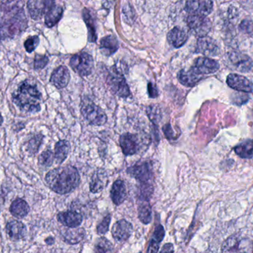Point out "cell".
<instances>
[{"mask_svg": "<svg viewBox=\"0 0 253 253\" xmlns=\"http://www.w3.org/2000/svg\"><path fill=\"white\" fill-rule=\"evenodd\" d=\"M21 1L0 3V39L13 38L26 29L27 19Z\"/></svg>", "mask_w": 253, "mask_h": 253, "instance_id": "1", "label": "cell"}, {"mask_svg": "<svg viewBox=\"0 0 253 253\" xmlns=\"http://www.w3.org/2000/svg\"><path fill=\"white\" fill-rule=\"evenodd\" d=\"M47 185L58 194H67L74 191L80 183L78 171L72 166L56 168L46 175Z\"/></svg>", "mask_w": 253, "mask_h": 253, "instance_id": "2", "label": "cell"}, {"mask_svg": "<svg viewBox=\"0 0 253 253\" xmlns=\"http://www.w3.org/2000/svg\"><path fill=\"white\" fill-rule=\"evenodd\" d=\"M42 95L35 85L25 81L13 94V101L22 111L37 113L41 110Z\"/></svg>", "mask_w": 253, "mask_h": 253, "instance_id": "3", "label": "cell"}, {"mask_svg": "<svg viewBox=\"0 0 253 253\" xmlns=\"http://www.w3.org/2000/svg\"><path fill=\"white\" fill-rule=\"evenodd\" d=\"M221 253H253V242L251 239L234 235L224 242Z\"/></svg>", "mask_w": 253, "mask_h": 253, "instance_id": "4", "label": "cell"}, {"mask_svg": "<svg viewBox=\"0 0 253 253\" xmlns=\"http://www.w3.org/2000/svg\"><path fill=\"white\" fill-rule=\"evenodd\" d=\"M82 114L89 123L94 126H102L107 122L105 111L92 102H84L82 105Z\"/></svg>", "mask_w": 253, "mask_h": 253, "instance_id": "5", "label": "cell"}, {"mask_svg": "<svg viewBox=\"0 0 253 253\" xmlns=\"http://www.w3.org/2000/svg\"><path fill=\"white\" fill-rule=\"evenodd\" d=\"M70 65L80 75L88 76L93 69V57L87 53H77L71 57Z\"/></svg>", "mask_w": 253, "mask_h": 253, "instance_id": "6", "label": "cell"}, {"mask_svg": "<svg viewBox=\"0 0 253 253\" xmlns=\"http://www.w3.org/2000/svg\"><path fill=\"white\" fill-rule=\"evenodd\" d=\"M128 173L140 183V186L152 185L153 169L149 163H136L127 170Z\"/></svg>", "mask_w": 253, "mask_h": 253, "instance_id": "7", "label": "cell"}, {"mask_svg": "<svg viewBox=\"0 0 253 253\" xmlns=\"http://www.w3.org/2000/svg\"><path fill=\"white\" fill-rule=\"evenodd\" d=\"M187 22L191 32L198 37H206L212 28L211 20L206 16L190 15L187 17Z\"/></svg>", "mask_w": 253, "mask_h": 253, "instance_id": "8", "label": "cell"}, {"mask_svg": "<svg viewBox=\"0 0 253 253\" xmlns=\"http://www.w3.org/2000/svg\"><path fill=\"white\" fill-rule=\"evenodd\" d=\"M108 84L113 92L121 98H126L130 93L126 78L123 74L116 71L108 77Z\"/></svg>", "mask_w": 253, "mask_h": 253, "instance_id": "9", "label": "cell"}, {"mask_svg": "<svg viewBox=\"0 0 253 253\" xmlns=\"http://www.w3.org/2000/svg\"><path fill=\"white\" fill-rule=\"evenodd\" d=\"M192 68L200 75L213 74L219 68V64L217 61L208 57H199L196 59L194 65Z\"/></svg>", "mask_w": 253, "mask_h": 253, "instance_id": "10", "label": "cell"}, {"mask_svg": "<svg viewBox=\"0 0 253 253\" xmlns=\"http://www.w3.org/2000/svg\"><path fill=\"white\" fill-rule=\"evenodd\" d=\"M213 2L211 1H188L185 9L191 15L207 16L212 12Z\"/></svg>", "mask_w": 253, "mask_h": 253, "instance_id": "11", "label": "cell"}, {"mask_svg": "<svg viewBox=\"0 0 253 253\" xmlns=\"http://www.w3.org/2000/svg\"><path fill=\"white\" fill-rule=\"evenodd\" d=\"M54 4L55 2L53 1L31 0L27 2V6L31 18L35 20H38L41 19L44 13H46L47 10Z\"/></svg>", "mask_w": 253, "mask_h": 253, "instance_id": "12", "label": "cell"}, {"mask_svg": "<svg viewBox=\"0 0 253 253\" xmlns=\"http://www.w3.org/2000/svg\"><path fill=\"white\" fill-rule=\"evenodd\" d=\"M227 83L230 88L235 90L243 92H252L253 83L244 76L237 74H230L227 76Z\"/></svg>", "mask_w": 253, "mask_h": 253, "instance_id": "13", "label": "cell"}, {"mask_svg": "<svg viewBox=\"0 0 253 253\" xmlns=\"http://www.w3.org/2000/svg\"><path fill=\"white\" fill-rule=\"evenodd\" d=\"M120 146L126 155L135 154L139 150L138 138L137 135L126 133L120 137Z\"/></svg>", "mask_w": 253, "mask_h": 253, "instance_id": "14", "label": "cell"}, {"mask_svg": "<svg viewBox=\"0 0 253 253\" xmlns=\"http://www.w3.org/2000/svg\"><path fill=\"white\" fill-rule=\"evenodd\" d=\"M132 233V224L126 220L117 221L113 227V236L118 242H125V241L127 240L130 237Z\"/></svg>", "mask_w": 253, "mask_h": 253, "instance_id": "15", "label": "cell"}, {"mask_svg": "<svg viewBox=\"0 0 253 253\" xmlns=\"http://www.w3.org/2000/svg\"><path fill=\"white\" fill-rule=\"evenodd\" d=\"M70 79H71V76H70L69 71L66 67L62 65L54 70L50 77V81L55 87L61 89L68 86Z\"/></svg>", "mask_w": 253, "mask_h": 253, "instance_id": "16", "label": "cell"}, {"mask_svg": "<svg viewBox=\"0 0 253 253\" xmlns=\"http://www.w3.org/2000/svg\"><path fill=\"white\" fill-rule=\"evenodd\" d=\"M197 51L207 56H217L220 50L215 40L210 37H201L197 43Z\"/></svg>", "mask_w": 253, "mask_h": 253, "instance_id": "17", "label": "cell"}, {"mask_svg": "<svg viewBox=\"0 0 253 253\" xmlns=\"http://www.w3.org/2000/svg\"><path fill=\"white\" fill-rule=\"evenodd\" d=\"M57 219L61 224L68 228H77L81 224L83 216L75 211H68L58 214Z\"/></svg>", "mask_w": 253, "mask_h": 253, "instance_id": "18", "label": "cell"}, {"mask_svg": "<svg viewBox=\"0 0 253 253\" xmlns=\"http://www.w3.org/2000/svg\"><path fill=\"white\" fill-rule=\"evenodd\" d=\"M6 233L7 236L13 241H19L23 239L26 235V227L20 221H9L6 225Z\"/></svg>", "mask_w": 253, "mask_h": 253, "instance_id": "19", "label": "cell"}, {"mask_svg": "<svg viewBox=\"0 0 253 253\" xmlns=\"http://www.w3.org/2000/svg\"><path fill=\"white\" fill-rule=\"evenodd\" d=\"M187 39L188 34L180 27H175L168 34V40L169 44L176 49L184 46Z\"/></svg>", "mask_w": 253, "mask_h": 253, "instance_id": "20", "label": "cell"}, {"mask_svg": "<svg viewBox=\"0 0 253 253\" xmlns=\"http://www.w3.org/2000/svg\"><path fill=\"white\" fill-rule=\"evenodd\" d=\"M180 83L187 87H192L202 80L203 76L198 74L193 68L190 69H183L178 74Z\"/></svg>", "mask_w": 253, "mask_h": 253, "instance_id": "21", "label": "cell"}, {"mask_svg": "<svg viewBox=\"0 0 253 253\" xmlns=\"http://www.w3.org/2000/svg\"><path fill=\"white\" fill-rule=\"evenodd\" d=\"M126 191L124 181L118 180L114 183L111 189V197L116 205H120L126 200Z\"/></svg>", "mask_w": 253, "mask_h": 253, "instance_id": "22", "label": "cell"}, {"mask_svg": "<svg viewBox=\"0 0 253 253\" xmlns=\"http://www.w3.org/2000/svg\"><path fill=\"white\" fill-rule=\"evenodd\" d=\"M63 14V8L60 5L53 4L45 13L44 22L48 28L54 26L59 22Z\"/></svg>", "mask_w": 253, "mask_h": 253, "instance_id": "23", "label": "cell"}, {"mask_svg": "<svg viewBox=\"0 0 253 253\" xmlns=\"http://www.w3.org/2000/svg\"><path fill=\"white\" fill-rule=\"evenodd\" d=\"M29 211V205L23 199H16L10 205V213L13 217L17 218H22L26 216Z\"/></svg>", "mask_w": 253, "mask_h": 253, "instance_id": "24", "label": "cell"}, {"mask_svg": "<svg viewBox=\"0 0 253 253\" xmlns=\"http://www.w3.org/2000/svg\"><path fill=\"white\" fill-rule=\"evenodd\" d=\"M119 46L120 45H119L118 40L114 36H107L101 40V51L107 56H110L116 53L119 49Z\"/></svg>", "mask_w": 253, "mask_h": 253, "instance_id": "25", "label": "cell"}, {"mask_svg": "<svg viewBox=\"0 0 253 253\" xmlns=\"http://www.w3.org/2000/svg\"><path fill=\"white\" fill-rule=\"evenodd\" d=\"M230 60L236 67V68L243 72H246L247 71L251 69V66H252V61L250 59L249 56H246V55L234 53L230 55Z\"/></svg>", "mask_w": 253, "mask_h": 253, "instance_id": "26", "label": "cell"}, {"mask_svg": "<svg viewBox=\"0 0 253 253\" xmlns=\"http://www.w3.org/2000/svg\"><path fill=\"white\" fill-rule=\"evenodd\" d=\"M85 232L82 228H68L62 232V236L65 242L75 245L83 240Z\"/></svg>", "mask_w": 253, "mask_h": 253, "instance_id": "27", "label": "cell"}, {"mask_svg": "<svg viewBox=\"0 0 253 253\" xmlns=\"http://www.w3.org/2000/svg\"><path fill=\"white\" fill-rule=\"evenodd\" d=\"M70 150H71V146L68 141L62 140V141H59V142L56 143V146H55L54 154L56 163L59 164L63 163L69 154Z\"/></svg>", "mask_w": 253, "mask_h": 253, "instance_id": "28", "label": "cell"}, {"mask_svg": "<svg viewBox=\"0 0 253 253\" xmlns=\"http://www.w3.org/2000/svg\"><path fill=\"white\" fill-rule=\"evenodd\" d=\"M108 183V177L106 174L102 171L96 172L92 178L90 182V191L93 193H99L102 191Z\"/></svg>", "mask_w": 253, "mask_h": 253, "instance_id": "29", "label": "cell"}, {"mask_svg": "<svg viewBox=\"0 0 253 253\" xmlns=\"http://www.w3.org/2000/svg\"><path fill=\"white\" fill-rule=\"evenodd\" d=\"M235 152L238 156L244 159H251L253 157V140H246L236 146Z\"/></svg>", "mask_w": 253, "mask_h": 253, "instance_id": "30", "label": "cell"}, {"mask_svg": "<svg viewBox=\"0 0 253 253\" xmlns=\"http://www.w3.org/2000/svg\"><path fill=\"white\" fill-rule=\"evenodd\" d=\"M165 230L162 225H159L155 230L152 236L150 245H149L147 253H157L159 249V245L165 237Z\"/></svg>", "mask_w": 253, "mask_h": 253, "instance_id": "31", "label": "cell"}, {"mask_svg": "<svg viewBox=\"0 0 253 253\" xmlns=\"http://www.w3.org/2000/svg\"><path fill=\"white\" fill-rule=\"evenodd\" d=\"M138 218L144 224H148L152 220L151 207L147 201H144L138 206Z\"/></svg>", "mask_w": 253, "mask_h": 253, "instance_id": "32", "label": "cell"}, {"mask_svg": "<svg viewBox=\"0 0 253 253\" xmlns=\"http://www.w3.org/2000/svg\"><path fill=\"white\" fill-rule=\"evenodd\" d=\"M94 253H114V246L105 238H99L95 243Z\"/></svg>", "mask_w": 253, "mask_h": 253, "instance_id": "33", "label": "cell"}, {"mask_svg": "<svg viewBox=\"0 0 253 253\" xmlns=\"http://www.w3.org/2000/svg\"><path fill=\"white\" fill-rule=\"evenodd\" d=\"M83 18L84 22L87 24V29H88L89 41L90 43H94L96 40V28H95L94 22L92 19L91 15L87 9H84L83 10Z\"/></svg>", "mask_w": 253, "mask_h": 253, "instance_id": "34", "label": "cell"}, {"mask_svg": "<svg viewBox=\"0 0 253 253\" xmlns=\"http://www.w3.org/2000/svg\"><path fill=\"white\" fill-rule=\"evenodd\" d=\"M43 141V136L40 134L39 135H34L28 144V150L30 154H37V152L39 151L40 146L42 145V143Z\"/></svg>", "mask_w": 253, "mask_h": 253, "instance_id": "35", "label": "cell"}, {"mask_svg": "<svg viewBox=\"0 0 253 253\" xmlns=\"http://www.w3.org/2000/svg\"><path fill=\"white\" fill-rule=\"evenodd\" d=\"M54 154L50 150L43 152L39 157V163L44 167H50L54 161Z\"/></svg>", "mask_w": 253, "mask_h": 253, "instance_id": "36", "label": "cell"}, {"mask_svg": "<svg viewBox=\"0 0 253 253\" xmlns=\"http://www.w3.org/2000/svg\"><path fill=\"white\" fill-rule=\"evenodd\" d=\"M40 43V38L37 36H33V37H28L26 40H25V43H24V46H25V49L28 53H31L35 50L36 48L38 46Z\"/></svg>", "mask_w": 253, "mask_h": 253, "instance_id": "37", "label": "cell"}, {"mask_svg": "<svg viewBox=\"0 0 253 253\" xmlns=\"http://www.w3.org/2000/svg\"><path fill=\"white\" fill-rule=\"evenodd\" d=\"M48 58L44 55H36L34 59V69H42L48 63Z\"/></svg>", "mask_w": 253, "mask_h": 253, "instance_id": "38", "label": "cell"}, {"mask_svg": "<svg viewBox=\"0 0 253 253\" xmlns=\"http://www.w3.org/2000/svg\"><path fill=\"white\" fill-rule=\"evenodd\" d=\"M111 215H108L105 217L102 222L98 225L97 232L99 234L104 235L108 231L109 229L110 223H111Z\"/></svg>", "mask_w": 253, "mask_h": 253, "instance_id": "39", "label": "cell"}, {"mask_svg": "<svg viewBox=\"0 0 253 253\" xmlns=\"http://www.w3.org/2000/svg\"><path fill=\"white\" fill-rule=\"evenodd\" d=\"M239 29L245 34H253V22L250 19H245L241 22Z\"/></svg>", "mask_w": 253, "mask_h": 253, "instance_id": "40", "label": "cell"}, {"mask_svg": "<svg viewBox=\"0 0 253 253\" xmlns=\"http://www.w3.org/2000/svg\"><path fill=\"white\" fill-rule=\"evenodd\" d=\"M148 93L150 98H154L158 96L157 88L152 83H149L148 84Z\"/></svg>", "mask_w": 253, "mask_h": 253, "instance_id": "41", "label": "cell"}, {"mask_svg": "<svg viewBox=\"0 0 253 253\" xmlns=\"http://www.w3.org/2000/svg\"><path fill=\"white\" fill-rule=\"evenodd\" d=\"M164 132H165V135H166L167 138H174V134L173 132H172V127H171L170 125L167 124L166 126L164 128Z\"/></svg>", "mask_w": 253, "mask_h": 253, "instance_id": "42", "label": "cell"}, {"mask_svg": "<svg viewBox=\"0 0 253 253\" xmlns=\"http://www.w3.org/2000/svg\"><path fill=\"white\" fill-rule=\"evenodd\" d=\"M174 253V248L173 245L172 244H166V245H164L163 248H162V251H161L160 253Z\"/></svg>", "mask_w": 253, "mask_h": 253, "instance_id": "43", "label": "cell"}, {"mask_svg": "<svg viewBox=\"0 0 253 253\" xmlns=\"http://www.w3.org/2000/svg\"><path fill=\"white\" fill-rule=\"evenodd\" d=\"M3 122V118L2 117H1V114H0V126H1V123H2Z\"/></svg>", "mask_w": 253, "mask_h": 253, "instance_id": "44", "label": "cell"}]
</instances>
